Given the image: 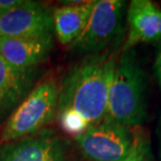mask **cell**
<instances>
[{
  "mask_svg": "<svg viewBox=\"0 0 161 161\" xmlns=\"http://www.w3.org/2000/svg\"><path fill=\"white\" fill-rule=\"evenodd\" d=\"M119 161H153L150 140L143 133H137L134 136L130 151Z\"/></svg>",
  "mask_w": 161,
  "mask_h": 161,
  "instance_id": "obj_12",
  "label": "cell"
},
{
  "mask_svg": "<svg viewBox=\"0 0 161 161\" xmlns=\"http://www.w3.org/2000/svg\"><path fill=\"white\" fill-rule=\"evenodd\" d=\"M36 68H15L0 59V122L9 117L31 91Z\"/></svg>",
  "mask_w": 161,
  "mask_h": 161,
  "instance_id": "obj_10",
  "label": "cell"
},
{
  "mask_svg": "<svg viewBox=\"0 0 161 161\" xmlns=\"http://www.w3.org/2000/svg\"><path fill=\"white\" fill-rule=\"evenodd\" d=\"M66 157L65 141L50 131L0 143V161H66Z\"/></svg>",
  "mask_w": 161,
  "mask_h": 161,
  "instance_id": "obj_7",
  "label": "cell"
},
{
  "mask_svg": "<svg viewBox=\"0 0 161 161\" xmlns=\"http://www.w3.org/2000/svg\"><path fill=\"white\" fill-rule=\"evenodd\" d=\"M114 66L113 57L98 53L72 67L59 88L58 112H75L89 127L105 119Z\"/></svg>",
  "mask_w": 161,
  "mask_h": 161,
  "instance_id": "obj_1",
  "label": "cell"
},
{
  "mask_svg": "<svg viewBox=\"0 0 161 161\" xmlns=\"http://www.w3.org/2000/svg\"><path fill=\"white\" fill-rule=\"evenodd\" d=\"M154 71H155V75L158 82L160 88H161V48L158 50L156 54L155 63H154Z\"/></svg>",
  "mask_w": 161,
  "mask_h": 161,
  "instance_id": "obj_14",
  "label": "cell"
},
{
  "mask_svg": "<svg viewBox=\"0 0 161 161\" xmlns=\"http://www.w3.org/2000/svg\"><path fill=\"white\" fill-rule=\"evenodd\" d=\"M157 134H158V143H159V156L161 158V119L159 120L158 130H157Z\"/></svg>",
  "mask_w": 161,
  "mask_h": 161,
  "instance_id": "obj_16",
  "label": "cell"
},
{
  "mask_svg": "<svg viewBox=\"0 0 161 161\" xmlns=\"http://www.w3.org/2000/svg\"><path fill=\"white\" fill-rule=\"evenodd\" d=\"M146 76L135 53L124 50L115 62L108 92L106 119L125 127H137L147 116Z\"/></svg>",
  "mask_w": 161,
  "mask_h": 161,
  "instance_id": "obj_2",
  "label": "cell"
},
{
  "mask_svg": "<svg viewBox=\"0 0 161 161\" xmlns=\"http://www.w3.org/2000/svg\"><path fill=\"white\" fill-rule=\"evenodd\" d=\"M133 139L128 127L106 118L75 136L80 151L90 161H119L130 151Z\"/></svg>",
  "mask_w": 161,
  "mask_h": 161,
  "instance_id": "obj_5",
  "label": "cell"
},
{
  "mask_svg": "<svg viewBox=\"0 0 161 161\" xmlns=\"http://www.w3.org/2000/svg\"><path fill=\"white\" fill-rule=\"evenodd\" d=\"M95 1L72 2L53 13V31L63 45H70L83 31Z\"/></svg>",
  "mask_w": 161,
  "mask_h": 161,
  "instance_id": "obj_11",
  "label": "cell"
},
{
  "mask_svg": "<svg viewBox=\"0 0 161 161\" xmlns=\"http://www.w3.org/2000/svg\"><path fill=\"white\" fill-rule=\"evenodd\" d=\"M59 113L61 127L67 133L78 136L89 128V125L84 118L73 111H62Z\"/></svg>",
  "mask_w": 161,
  "mask_h": 161,
  "instance_id": "obj_13",
  "label": "cell"
},
{
  "mask_svg": "<svg viewBox=\"0 0 161 161\" xmlns=\"http://www.w3.org/2000/svg\"><path fill=\"white\" fill-rule=\"evenodd\" d=\"M128 38L124 50L139 43L161 42V8L149 0H133L127 13Z\"/></svg>",
  "mask_w": 161,
  "mask_h": 161,
  "instance_id": "obj_8",
  "label": "cell"
},
{
  "mask_svg": "<svg viewBox=\"0 0 161 161\" xmlns=\"http://www.w3.org/2000/svg\"><path fill=\"white\" fill-rule=\"evenodd\" d=\"M53 35L41 37H0V59L15 68H36L53 49Z\"/></svg>",
  "mask_w": 161,
  "mask_h": 161,
  "instance_id": "obj_9",
  "label": "cell"
},
{
  "mask_svg": "<svg viewBox=\"0 0 161 161\" xmlns=\"http://www.w3.org/2000/svg\"><path fill=\"white\" fill-rule=\"evenodd\" d=\"M21 0H0V15L20 3Z\"/></svg>",
  "mask_w": 161,
  "mask_h": 161,
  "instance_id": "obj_15",
  "label": "cell"
},
{
  "mask_svg": "<svg viewBox=\"0 0 161 161\" xmlns=\"http://www.w3.org/2000/svg\"><path fill=\"white\" fill-rule=\"evenodd\" d=\"M53 14L44 5L23 1L0 15V37L24 38L53 35Z\"/></svg>",
  "mask_w": 161,
  "mask_h": 161,
  "instance_id": "obj_6",
  "label": "cell"
},
{
  "mask_svg": "<svg viewBox=\"0 0 161 161\" xmlns=\"http://www.w3.org/2000/svg\"><path fill=\"white\" fill-rule=\"evenodd\" d=\"M125 2L97 0L80 36L69 45L80 53L98 54L118 37L122 26Z\"/></svg>",
  "mask_w": 161,
  "mask_h": 161,
  "instance_id": "obj_4",
  "label": "cell"
},
{
  "mask_svg": "<svg viewBox=\"0 0 161 161\" xmlns=\"http://www.w3.org/2000/svg\"><path fill=\"white\" fill-rule=\"evenodd\" d=\"M59 87L48 79L37 84L9 115L0 135V143L36 134L53 119L58 112Z\"/></svg>",
  "mask_w": 161,
  "mask_h": 161,
  "instance_id": "obj_3",
  "label": "cell"
}]
</instances>
